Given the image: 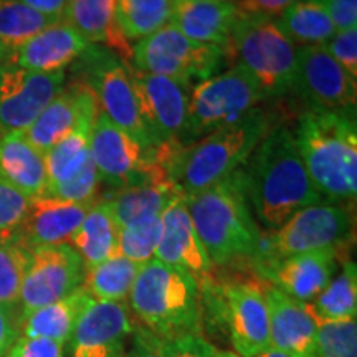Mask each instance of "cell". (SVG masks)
Listing matches in <instances>:
<instances>
[{
    "label": "cell",
    "instance_id": "cell-36",
    "mask_svg": "<svg viewBox=\"0 0 357 357\" xmlns=\"http://www.w3.org/2000/svg\"><path fill=\"white\" fill-rule=\"evenodd\" d=\"M29 258L30 250L15 231L0 236V305L17 310Z\"/></svg>",
    "mask_w": 357,
    "mask_h": 357
},
{
    "label": "cell",
    "instance_id": "cell-30",
    "mask_svg": "<svg viewBox=\"0 0 357 357\" xmlns=\"http://www.w3.org/2000/svg\"><path fill=\"white\" fill-rule=\"evenodd\" d=\"M93 298L84 291L71 293L63 300L38 307L20 319V331L25 337H47L66 344L77 321Z\"/></svg>",
    "mask_w": 357,
    "mask_h": 357
},
{
    "label": "cell",
    "instance_id": "cell-35",
    "mask_svg": "<svg viewBox=\"0 0 357 357\" xmlns=\"http://www.w3.org/2000/svg\"><path fill=\"white\" fill-rule=\"evenodd\" d=\"M172 0H118L116 22L123 37L139 40L149 37L171 22Z\"/></svg>",
    "mask_w": 357,
    "mask_h": 357
},
{
    "label": "cell",
    "instance_id": "cell-33",
    "mask_svg": "<svg viewBox=\"0 0 357 357\" xmlns=\"http://www.w3.org/2000/svg\"><path fill=\"white\" fill-rule=\"evenodd\" d=\"M141 266L121 255H114L86 268L82 288L95 301L123 303L129 298Z\"/></svg>",
    "mask_w": 357,
    "mask_h": 357
},
{
    "label": "cell",
    "instance_id": "cell-8",
    "mask_svg": "<svg viewBox=\"0 0 357 357\" xmlns=\"http://www.w3.org/2000/svg\"><path fill=\"white\" fill-rule=\"evenodd\" d=\"M225 47L218 45L194 42L167 24L134 45L131 65L144 73L171 78L194 88L204 79L218 75L225 60Z\"/></svg>",
    "mask_w": 357,
    "mask_h": 357
},
{
    "label": "cell",
    "instance_id": "cell-22",
    "mask_svg": "<svg viewBox=\"0 0 357 357\" xmlns=\"http://www.w3.org/2000/svg\"><path fill=\"white\" fill-rule=\"evenodd\" d=\"M96 200L65 202L52 197L30 200L24 220L15 234L29 250L68 243L70 236L77 231Z\"/></svg>",
    "mask_w": 357,
    "mask_h": 357
},
{
    "label": "cell",
    "instance_id": "cell-46",
    "mask_svg": "<svg viewBox=\"0 0 357 357\" xmlns=\"http://www.w3.org/2000/svg\"><path fill=\"white\" fill-rule=\"evenodd\" d=\"M235 6L242 13L248 15H263V17H278L289 6L298 0H234Z\"/></svg>",
    "mask_w": 357,
    "mask_h": 357
},
{
    "label": "cell",
    "instance_id": "cell-18",
    "mask_svg": "<svg viewBox=\"0 0 357 357\" xmlns=\"http://www.w3.org/2000/svg\"><path fill=\"white\" fill-rule=\"evenodd\" d=\"M155 260L194 276L199 288L212 280V261L192 223L185 195L178 194L160 213V235Z\"/></svg>",
    "mask_w": 357,
    "mask_h": 357
},
{
    "label": "cell",
    "instance_id": "cell-16",
    "mask_svg": "<svg viewBox=\"0 0 357 357\" xmlns=\"http://www.w3.org/2000/svg\"><path fill=\"white\" fill-rule=\"evenodd\" d=\"M91 159L100 181L114 190L149 177L164 178L147 166L144 147L109 121L101 111H98L93 124Z\"/></svg>",
    "mask_w": 357,
    "mask_h": 357
},
{
    "label": "cell",
    "instance_id": "cell-15",
    "mask_svg": "<svg viewBox=\"0 0 357 357\" xmlns=\"http://www.w3.org/2000/svg\"><path fill=\"white\" fill-rule=\"evenodd\" d=\"M293 88L311 108H356L357 83L323 45L298 48Z\"/></svg>",
    "mask_w": 357,
    "mask_h": 357
},
{
    "label": "cell",
    "instance_id": "cell-5",
    "mask_svg": "<svg viewBox=\"0 0 357 357\" xmlns=\"http://www.w3.org/2000/svg\"><path fill=\"white\" fill-rule=\"evenodd\" d=\"M129 310L142 328L164 341L202 336V294L194 276L153 258L144 263L129 293Z\"/></svg>",
    "mask_w": 357,
    "mask_h": 357
},
{
    "label": "cell",
    "instance_id": "cell-6",
    "mask_svg": "<svg viewBox=\"0 0 357 357\" xmlns=\"http://www.w3.org/2000/svg\"><path fill=\"white\" fill-rule=\"evenodd\" d=\"M229 47L252 75L266 98L289 91L294 83L298 48L280 30L275 19L240 12Z\"/></svg>",
    "mask_w": 357,
    "mask_h": 357
},
{
    "label": "cell",
    "instance_id": "cell-27",
    "mask_svg": "<svg viewBox=\"0 0 357 357\" xmlns=\"http://www.w3.org/2000/svg\"><path fill=\"white\" fill-rule=\"evenodd\" d=\"M116 2L118 0H68L61 20L91 45H106L126 60L131 50L116 22Z\"/></svg>",
    "mask_w": 357,
    "mask_h": 357
},
{
    "label": "cell",
    "instance_id": "cell-7",
    "mask_svg": "<svg viewBox=\"0 0 357 357\" xmlns=\"http://www.w3.org/2000/svg\"><path fill=\"white\" fill-rule=\"evenodd\" d=\"M265 93L242 65H235L190 89L185 128L181 146H189L202 137L236 121L257 108Z\"/></svg>",
    "mask_w": 357,
    "mask_h": 357
},
{
    "label": "cell",
    "instance_id": "cell-4",
    "mask_svg": "<svg viewBox=\"0 0 357 357\" xmlns=\"http://www.w3.org/2000/svg\"><path fill=\"white\" fill-rule=\"evenodd\" d=\"M185 199L212 265L223 266L257 257L261 234L245 194L243 169Z\"/></svg>",
    "mask_w": 357,
    "mask_h": 357
},
{
    "label": "cell",
    "instance_id": "cell-45",
    "mask_svg": "<svg viewBox=\"0 0 357 357\" xmlns=\"http://www.w3.org/2000/svg\"><path fill=\"white\" fill-rule=\"evenodd\" d=\"M213 347L204 336H182L167 341L169 357H212Z\"/></svg>",
    "mask_w": 357,
    "mask_h": 357
},
{
    "label": "cell",
    "instance_id": "cell-51",
    "mask_svg": "<svg viewBox=\"0 0 357 357\" xmlns=\"http://www.w3.org/2000/svg\"><path fill=\"white\" fill-rule=\"evenodd\" d=\"M2 63H3V56L0 55V65H2Z\"/></svg>",
    "mask_w": 357,
    "mask_h": 357
},
{
    "label": "cell",
    "instance_id": "cell-41",
    "mask_svg": "<svg viewBox=\"0 0 357 357\" xmlns=\"http://www.w3.org/2000/svg\"><path fill=\"white\" fill-rule=\"evenodd\" d=\"M323 47L352 78L357 79V29L336 32Z\"/></svg>",
    "mask_w": 357,
    "mask_h": 357
},
{
    "label": "cell",
    "instance_id": "cell-9",
    "mask_svg": "<svg viewBox=\"0 0 357 357\" xmlns=\"http://www.w3.org/2000/svg\"><path fill=\"white\" fill-rule=\"evenodd\" d=\"M351 227V212L342 205L329 202L310 205L293 213L268 238L261 236L253 260L265 266L281 258L337 247L349 235Z\"/></svg>",
    "mask_w": 357,
    "mask_h": 357
},
{
    "label": "cell",
    "instance_id": "cell-31",
    "mask_svg": "<svg viewBox=\"0 0 357 357\" xmlns=\"http://www.w3.org/2000/svg\"><path fill=\"white\" fill-rule=\"evenodd\" d=\"M276 25L294 45H324L337 32L331 17L319 0H298L289 6L278 19Z\"/></svg>",
    "mask_w": 357,
    "mask_h": 357
},
{
    "label": "cell",
    "instance_id": "cell-49",
    "mask_svg": "<svg viewBox=\"0 0 357 357\" xmlns=\"http://www.w3.org/2000/svg\"><path fill=\"white\" fill-rule=\"evenodd\" d=\"M255 357H291L288 356L287 352L280 351V349H275V347H268V349H265L263 352H260V354L255 356Z\"/></svg>",
    "mask_w": 357,
    "mask_h": 357
},
{
    "label": "cell",
    "instance_id": "cell-12",
    "mask_svg": "<svg viewBox=\"0 0 357 357\" xmlns=\"http://www.w3.org/2000/svg\"><path fill=\"white\" fill-rule=\"evenodd\" d=\"M128 70L149 149L178 144L185 128L192 88L171 78L144 73L131 63H128Z\"/></svg>",
    "mask_w": 357,
    "mask_h": 357
},
{
    "label": "cell",
    "instance_id": "cell-37",
    "mask_svg": "<svg viewBox=\"0 0 357 357\" xmlns=\"http://www.w3.org/2000/svg\"><path fill=\"white\" fill-rule=\"evenodd\" d=\"M160 235V217L134 223L119 229L118 255L131 260L137 265H144L155 255V248Z\"/></svg>",
    "mask_w": 357,
    "mask_h": 357
},
{
    "label": "cell",
    "instance_id": "cell-39",
    "mask_svg": "<svg viewBox=\"0 0 357 357\" xmlns=\"http://www.w3.org/2000/svg\"><path fill=\"white\" fill-rule=\"evenodd\" d=\"M98 184H100V176L91 159L77 177L65 184L47 187L42 197L65 200V202H89V200L98 199Z\"/></svg>",
    "mask_w": 357,
    "mask_h": 357
},
{
    "label": "cell",
    "instance_id": "cell-17",
    "mask_svg": "<svg viewBox=\"0 0 357 357\" xmlns=\"http://www.w3.org/2000/svg\"><path fill=\"white\" fill-rule=\"evenodd\" d=\"M134 329L131 310L124 303L91 300L71 333L70 357H124Z\"/></svg>",
    "mask_w": 357,
    "mask_h": 357
},
{
    "label": "cell",
    "instance_id": "cell-47",
    "mask_svg": "<svg viewBox=\"0 0 357 357\" xmlns=\"http://www.w3.org/2000/svg\"><path fill=\"white\" fill-rule=\"evenodd\" d=\"M20 318L17 310L0 305V357H6L7 352L19 339Z\"/></svg>",
    "mask_w": 357,
    "mask_h": 357
},
{
    "label": "cell",
    "instance_id": "cell-38",
    "mask_svg": "<svg viewBox=\"0 0 357 357\" xmlns=\"http://www.w3.org/2000/svg\"><path fill=\"white\" fill-rule=\"evenodd\" d=\"M318 357H357L356 319L319 323L316 334Z\"/></svg>",
    "mask_w": 357,
    "mask_h": 357
},
{
    "label": "cell",
    "instance_id": "cell-21",
    "mask_svg": "<svg viewBox=\"0 0 357 357\" xmlns=\"http://www.w3.org/2000/svg\"><path fill=\"white\" fill-rule=\"evenodd\" d=\"M89 47L91 43L73 26L56 20L8 55L6 63L33 73H56L82 58Z\"/></svg>",
    "mask_w": 357,
    "mask_h": 357
},
{
    "label": "cell",
    "instance_id": "cell-1",
    "mask_svg": "<svg viewBox=\"0 0 357 357\" xmlns=\"http://www.w3.org/2000/svg\"><path fill=\"white\" fill-rule=\"evenodd\" d=\"M245 164L250 208L268 231L280 229L301 208L323 202L307 176L293 131L283 124L266 132Z\"/></svg>",
    "mask_w": 357,
    "mask_h": 357
},
{
    "label": "cell",
    "instance_id": "cell-50",
    "mask_svg": "<svg viewBox=\"0 0 357 357\" xmlns=\"http://www.w3.org/2000/svg\"><path fill=\"white\" fill-rule=\"evenodd\" d=\"M212 357H242V356H238L236 352L225 351V349H217V347H213Z\"/></svg>",
    "mask_w": 357,
    "mask_h": 357
},
{
    "label": "cell",
    "instance_id": "cell-19",
    "mask_svg": "<svg viewBox=\"0 0 357 357\" xmlns=\"http://www.w3.org/2000/svg\"><path fill=\"white\" fill-rule=\"evenodd\" d=\"M337 258V247H329L281 258L260 266V273L293 300L311 303L336 275Z\"/></svg>",
    "mask_w": 357,
    "mask_h": 357
},
{
    "label": "cell",
    "instance_id": "cell-26",
    "mask_svg": "<svg viewBox=\"0 0 357 357\" xmlns=\"http://www.w3.org/2000/svg\"><path fill=\"white\" fill-rule=\"evenodd\" d=\"M98 101H91L71 131L45 154L47 187L65 184L78 176L91 160V131L98 116Z\"/></svg>",
    "mask_w": 357,
    "mask_h": 357
},
{
    "label": "cell",
    "instance_id": "cell-40",
    "mask_svg": "<svg viewBox=\"0 0 357 357\" xmlns=\"http://www.w3.org/2000/svg\"><path fill=\"white\" fill-rule=\"evenodd\" d=\"M30 200L0 177V236L10 235L20 227Z\"/></svg>",
    "mask_w": 357,
    "mask_h": 357
},
{
    "label": "cell",
    "instance_id": "cell-44",
    "mask_svg": "<svg viewBox=\"0 0 357 357\" xmlns=\"http://www.w3.org/2000/svg\"><path fill=\"white\" fill-rule=\"evenodd\" d=\"M337 32L357 29V0H319Z\"/></svg>",
    "mask_w": 357,
    "mask_h": 357
},
{
    "label": "cell",
    "instance_id": "cell-29",
    "mask_svg": "<svg viewBox=\"0 0 357 357\" xmlns=\"http://www.w3.org/2000/svg\"><path fill=\"white\" fill-rule=\"evenodd\" d=\"M118 235L119 227L111 200L98 199L77 231L70 236L68 243L82 257L84 266L91 268L118 255Z\"/></svg>",
    "mask_w": 357,
    "mask_h": 357
},
{
    "label": "cell",
    "instance_id": "cell-10",
    "mask_svg": "<svg viewBox=\"0 0 357 357\" xmlns=\"http://www.w3.org/2000/svg\"><path fill=\"white\" fill-rule=\"evenodd\" d=\"M200 291L212 293L236 354L255 357L270 347V319L261 284L253 280L215 283L211 280Z\"/></svg>",
    "mask_w": 357,
    "mask_h": 357
},
{
    "label": "cell",
    "instance_id": "cell-11",
    "mask_svg": "<svg viewBox=\"0 0 357 357\" xmlns=\"http://www.w3.org/2000/svg\"><path fill=\"white\" fill-rule=\"evenodd\" d=\"M84 60V75L82 79L95 93L98 109L101 111L109 121L128 132L134 141H137L149 149L144 126H142L137 100L134 95V88L129 77L128 61L111 50H96L89 47Z\"/></svg>",
    "mask_w": 357,
    "mask_h": 357
},
{
    "label": "cell",
    "instance_id": "cell-43",
    "mask_svg": "<svg viewBox=\"0 0 357 357\" xmlns=\"http://www.w3.org/2000/svg\"><path fill=\"white\" fill-rule=\"evenodd\" d=\"M6 357H65V346L53 339L22 336L13 342Z\"/></svg>",
    "mask_w": 357,
    "mask_h": 357
},
{
    "label": "cell",
    "instance_id": "cell-23",
    "mask_svg": "<svg viewBox=\"0 0 357 357\" xmlns=\"http://www.w3.org/2000/svg\"><path fill=\"white\" fill-rule=\"evenodd\" d=\"M238 17L234 0H172L169 24L194 42L229 48Z\"/></svg>",
    "mask_w": 357,
    "mask_h": 357
},
{
    "label": "cell",
    "instance_id": "cell-34",
    "mask_svg": "<svg viewBox=\"0 0 357 357\" xmlns=\"http://www.w3.org/2000/svg\"><path fill=\"white\" fill-rule=\"evenodd\" d=\"M53 22L56 19L33 10L20 0H0V55L3 61Z\"/></svg>",
    "mask_w": 357,
    "mask_h": 357
},
{
    "label": "cell",
    "instance_id": "cell-28",
    "mask_svg": "<svg viewBox=\"0 0 357 357\" xmlns=\"http://www.w3.org/2000/svg\"><path fill=\"white\" fill-rule=\"evenodd\" d=\"M178 194L181 190L167 178L149 177L116 190L109 200L118 227L124 229L134 223L160 217L164 208Z\"/></svg>",
    "mask_w": 357,
    "mask_h": 357
},
{
    "label": "cell",
    "instance_id": "cell-14",
    "mask_svg": "<svg viewBox=\"0 0 357 357\" xmlns=\"http://www.w3.org/2000/svg\"><path fill=\"white\" fill-rule=\"evenodd\" d=\"M65 71L33 73L3 61L0 65V136L25 131L65 88Z\"/></svg>",
    "mask_w": 357,
    "mask_h": 357
},
{
    "label": "cell",
    "instance_id": "cell-48",
    "mask_svg": "<svg viewBox=\"0 0 357 357\" xmlns=\"http://www.w3.org/2000/svg\"><path fill=\"white\" fill-rule=\"evenodd\" d=\"M20 2H24L25 6L32 7L33 10L52 17V19L61 20L68 0H20Z\"/></svg>",
    "mask_w": 357,
    "mask_h": 357
},
{
    "label": "cell",
    "instance_id": "cell-25",
    "mask_svg": "<svg viewBox=\"0 0 357 357\" xmlns=\"http://www.w3.org/2000/svg\"><path fill=\"white\" fill-rule=\"evenodd\" d=\"M0 177L29 200L45 194L48 184L45 155L26 139L25 131L0 136Z\"/></svg>",
    "mask_w": 357,
    "mask_h": 357
},
{
    "label": "cell",
    "instance_id": "cell-42",
    "mask_svg": "<svg viewBox=\"0 0 357 357\" xmlns=\"http://www.w3.org/2000/svg\"><path fill=\"white\" fill-rule=\"evenodd\" d=\"M124 357H169L167 341L149 329L134 324Z\"/></svg>",
    "mask_w": 357,
    "mask_h": 357
},
{
    "label": "cell",
    "instance_id": "cell-3",
    "mask_svg": "<svg viewBox=\"0 0 357 357\" xmlns=\"http://www.w3.org/2000/svg\"><path fill=\"white\" fill-rule=\"evenodd\" d=\"M271 128L273 116L255 108L197 142L172 146L166 158L169 178L185 197L199 194L247 162Z\"/></svg>",
    "mask_w": 357,
    "mask_h": 357
},
{
    "label": "cell",
    "instance_id": "cell-20",
    "mask_svg": "<svg viewBox=\"0 0 357 357\" xmlns=\"http://www.w3.org/2000/svg\"><path fill=\"white\" fill-rule=\"evenodd\" d=\"M270 319V346L291 357H318V324L306 303L296 301L271 283L261 284Z\"/></svg>",
    "mask_w": 357,
    "mask_h": 357
},
{
    "label": "cell",
    "instance_id": "cell-13",
    "mask_svg": "<svg viewBox=\"0 0 357 357\" xmlns=\"http://www.w3.org/2000/svg\"><path fill=\"white\" fill-rule=\"evenodd\" d=\"M86 266L70 243L30 250L20 291V319L38 307L70 296L83 287Z\"/></svg>",
    "mask_w": 357,
    "mask_h": 357
},
{
    "label": "cell",
    "instance_id": "cell-24",
    "mask_svg": "<svg viewBox=\"0 0 357 357\" xmlns=\"http://www.w3.org/2000/svg\"><path fill=\"white\" fill-rule=\"evenodd\" d=\"M95 100V93L86 83L75 82L65 86L25 129L26 139L45 155L77 126L79 114Z\"/></svg>",
    "mask_w": 357,
    "mask_h": 357
},
{
    "label": "cell",
    "instance_id": "cell-2",
    "mask_svg": "<svg viewBox=\"0 0 357 357\" xmlns=\"http://www.w3.org/2000/svg\"><path fill=\"white\" fill-rule=\"evenodd\" d=\"M307 176L323 202H354L357 195L356 108H307L293 131Z\"/></svg>",
    "mask_w": 357,
    "mask_h": 357
},
{
    "label": "cell",
    "instance_id": "cell-32",
    "mask_svg": "<svg viewBox=\"0 0 357 357\" xmlns=\"http://www.w3.org/2000/svg\"><path fill=\"white\" fill-rule=\"evenodd\" d=\"M307 310L319 323H339L357 318V268L354 261H346L339 275L311 303Z\"/></svg>",
    "mask_w": 357,
    "mask_h": 357
}]
</instances>
